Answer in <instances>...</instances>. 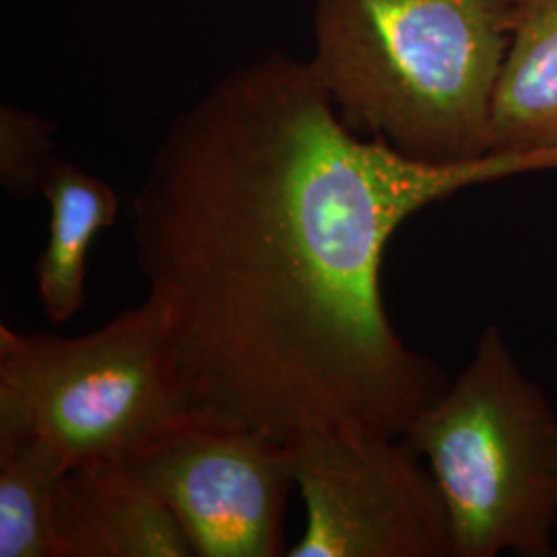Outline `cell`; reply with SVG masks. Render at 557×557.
<instances>
[{"label":"cell","instance_id":"1","mask_svg":"<svg viewBox=\"0 0 557 557\" xmlns=\"http://www.w3.org/2000/svg\"><path fill=\"white\" fill-rule=\"evenodd\" d=\"M547 170L557 151L442 165L359 137L281 50L225 73L170 122L133 199L137 269L195 411L281 442L405 436L448 379L388 319V242L460 190Z\"/></svg>","mask_w":557,"mask_h":557},{"label":"cell","instance_id":"2","mask_svg":"<svg viewBox=\"0 0 557 557\" xmlns=\"http://www.w3.org/2000/svg\"><path fill=\"white\" fill-rule=\"evenodd\" d=\"M515 0H317L308 59L338 119L411 160L492 153Z\"/></svg>","mask_w":557,"mask_h":557},{"label":"cell","instance_id":"3","mask_svg":"<svg viewBox=\"0 0 557 557\" xmlns=\"http://www.w3.org/2000/svg\"><path fill=\"white\" fill-rule=\"evenodd\" d=\"M444 502L453 557H552L557 411L496 324L407 434Z\"/></svg>","mask_w":557,"mask_h":557},{"label":"cell","instance_id":"4","mask_svg":"<svg viewBox=\"0 0 557 557\" xmlns=\"http://www.w3.org/2000/svg\"><path fill=\"white\" fill-rule=\"evenodd\" d=\"M193 411L149 298L79 337L0 326V438L48 440L71 467L128 462Z\"/></svg>","mask_w":557,"mask_h":557},{"label":"cell","instance_id":"5","mask_svg":"<svg viewBox=\"0 0 557 557\" xmlns=\"http://www.w3.org/2000/svg\"><path fill=\"white\" fill-rule=\"evenodd\" d=\"M306 529L292 557H453L438 485L416 448L363 425L287 442Z\"/></svg>","mask_w":557,"mask_h":557},{"label":"cell","instance_id":"6","mask_svg":"<svg viewBox=\"0 0 557 557\" xmlns=\"http://www.w3.org/2000/svg\"><path fill=\"white\" fill-rule=\"evenodd\" d=\"M178 518L197 557H278L296 487L287 442L193 411L124 462Z\"/></svg>","mask_w":557,"mask_h":557},{"label":"cell","instance_id":"7","mask_svg":"<svg viewBox=\"0 0 557 557\" xmlns=\"http://www.w3.org/2000/svg\"><path fill=\"white\" fill-rule=\"evenodd\" d=\"M54 543L57 557H197L168 504L124 462L66 471Z\"/></svg>","mask_w":557,"mask_h":557},{"label":"cell","instance_id":"8","mask_svg":"<svg viewBox=\"0 0 557 557\" xmlns=\"http://www.w3.org/2000/svg\"><path fill=\"white\" fill-rule=\"evenodd\" d=\"M490 145L492 153L557 151V0H515Z\"/></svg>","mask_w":557,"mask_h":557},{"label":"cell","instance_id":"9","mask_svg":"<svg viewBox=\"0 0 557 557\" xmlns=\"http://www.w3.org/2000/svg\"><path fill=\"white\" fill-rule=\"evenodd\" d=\"M40 193L50 207V234L36 264L38 299L52 324H66L85 306L87 255L101 230L114 225L120 199L106 180L59 158Z\"/></svg>","mask_w":557,"mask_h":557},{"label":"cell","instance_id":"10","mask_svg":"<svg viewBox=\"0 0 557 557\" xmlns=\"http://www.w3.org/2000/svg\"><path fill=\"white\" fill-rule=\"evenodd\" d=\"M69 469L48 440L0 438V557H57L54 508Z\"/></svg>","mask_w":557,"mask_h":557},{"label":"cell","instance_id":"11","mask_svg":"<svg viewBox=\"0 0 557 557\" xmlns=\"http://www.w3.org/2000/svg\"><path fill=\"white\" fill-rule=\"evenodd\" d=\"M54 156V124L15 106L0 108V186L13 199L40 193Z\"/></svg>","mask_w":557,"mask_h":557}]
</instances>
